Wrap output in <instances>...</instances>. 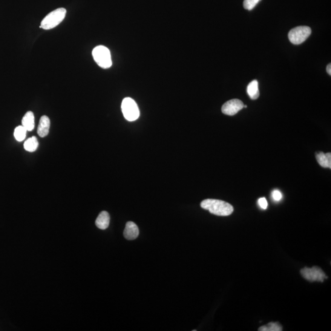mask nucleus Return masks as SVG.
Here are the masks:
<instances>
[{
	"label": "nucleus",
	"instance_id": "obj_1",
	"mask_svg": "<svg viewBox=\"0 0 331 331\" xmlns=\"http://www.w3.org/2000/svg\"><path fill=\"white\" fill-rule=\"evenodd\" d=\"M201 207L212 214L223 217L230 215L234 211V208L231 204L225 201L213 199H207L203 201L201 203Z\"/></svg>",
	"mask_w": 331,
	"mask_h": 331
},
{
	"label": "nucleus",
	"instance_id": "obj_2",
	"mask_svg": "<svg viewBox=\"0 0 331 331\" xmlns=\"http://www.w3.org/2000/svg\"><path fill=\"white\" fill-rule=\"evenodd\" d=\"M66 14V9L63 8L52 11L42 20L40 28L46 30L53 29L62 23L65 18Z\"/></svg>",
	"mask_w": 331,
	"mask_h": 331
},
{
	"label": "nucleus",
	"instance_id": "obj_3",
	"mask_svg": "<svg viewBox=\"0 0 331 331\" xmlns=\"http://www.w3.org/2000/svg\"><path fill=\"white\" fill-rule=\"evenodd\" d=\"M94 61L101 68L108 69L112 65L111 52L104 45H99L92 52Z\"/></svg>",
	"mask_w": 331,
	"mask_h": 331
},
{
	"label": "nucleus",
	"instance_id": "obj_4",
	"mask_svg": "<svg viewBox=\"0 0 331 331\" xmlns=\"http://www.w3.org/2000/svg\"><path fill=\"white\" fill-rule=\"evenodd\" d=\"M121 108L123 116L129 122H133L139 118L140 115L139 108L136 103L131 98H125L123 99Z\"/></svg>",
	"mask_w": 331,
	"mask_h": 331
},
{
	"label": "nucleus",
	"instance_id": "obj_5",
	"mask_svg": "<svg viewBox=\"0 0 331 331\" xmlns=\"http://www.w3.org/2000/svg\"><path fill=\"white\" fill-rule=\"evenodd\" d=\"M312 33L311 28L307 26H300L290 31L289 38L293 44L298 45L306 41Z\"/></svg>",
	"mask_w": 331,
	"mask_h": 331
},
{
	"label": "nucleus",
	"instance_id": "obj_6",
	"mask_svg": "<svg viewBox=\"0 0 331 331\" xmlns=\"http://www.w3.org/2000/svg\"><path fill=\"white\" fill-rule=\"evenodd\" d=\"M301 273L304 278L310 281L323 282L327 277L320 267L313 266L312 268L305 267L301 270Z\"/></svg>",
	"mask_w": 331,
	"mask_h": 331
},
{
	"label": "nucleus",
	"instance_id": "obj_7",
	"mask_svg": "<svg viewBox=\"0 0 331 331\" xmlns=\"http://www.w3.org/2000/svg\"><path fill=\"white\" fill-rule=\"evenodd\" d=\"M244 106L242 101L238 99L231 100L224 104L221 111L224 114L232 116L242 110L244 108Z\"/></svg>",
	"mask_w": 331,
	"mask_h": 331
},
{
	"label": "nucleus",
	"instance_id": "obj_8",
	"mask_svg": "<svg viewBox=\"0 0 331 331\" xmlns=\"http://www.w3.org/2000/svg\"><path fill=\"white\" fill-rule=\"evenodd\" d=\"M139 231L137 226L132 221H128L126 224L123 235L126 240L132 241L136 240L139 235Z\"/></svg>",
	"mask_w": 331,
	"mask_h": 331
},
{
	"label": "nucleus",
	"instance_id": "obj_9",
	"mask_svg": "<svg viewBox=\"0 0 331 331\" xmlns=\"http://www.w3.org/2000/svg\"><path fill=\"white\" fill-rule=\"evenodd\" d=\"M51 126V121L50 118L46 116H43L40 119L37 128V134L41 137L47 136L49 132H50V129Z\"/></svg>",
	"mask_w": 331,
	"mask_h": 331
},
{
	"label": "nucleus",
	"instance_id": "obj_10",
	"mask_svg": "<svg viewBox=\"0 0 331 331\" xmlns=\"http://www.w3.org/2000/svg\"><path fill=\"white\" fill-rule=\"evenodd\" d=\"M109 223H110V216L106 211L101 212L96 221L98 228L103 230L108 228Z\"/></svg>",
	"mask_w": 331,
	"mask_h": 331
},
{
	"label": "nucleus",
	"instance_id": "obj_11",
	"mask_svg": "<svg viewBox=\"0 0 331 331\" xmlns=\"http://www.w3.org/2000/svg\"><path fill=\"white\" fill-rule=\"evenodd\" d=\"M316 160L321 167L325 168L331 169V154H324L323 152H319L316 154Z\"/></svg>",
	"mask_w": 331,
	"mask_h": 331
},
{
	"label": "nucleus",
	"instance_id": "obj_12",
	"mask_svg": "<svg viewBox=\"0 0 331 331\" xmlns=\"http://www.w3.org/2000/svg\"><path fill=\"white\" fill-rule=\"evenodd\" d=\"M22 125L27 129L28 131L33 130L34 128V116L31 111H28L25 114L22 120Z\"/></svg>",
	"mask_w": 331,
	"mask_h": 331
},
{
	"label": "nucleus",
	"instance_id": "obj_13",
	"mask_svg": "<svg viewBox=\"0 0 331 331\" xmlns=\"http://www.w3.org/2000/svg\"><path fill=\"white\" fill-rule=\"evenodd\" d=\"M247 93H248L250 99L252 100H257L260 96V91H259L258 82L257 80H253L250 82L247 87Z\"/></svg>",
	"mask_w": 331,
	"mask_h": 331
},
{
	"label": "nucleus",
	"instance_id": "obj_14",
	"mask_svg": "<svg viewBox=\"0 0 331 331\" xmlns=\"http://www.w3.org/2000/svg\"><path fill=\"white\" fill-rule=\"evenodd\" d=\"M38 141L35 136H33L25 141L24 143V149L29 152H33L38 148Z\"/></svg>",
	"mask_w": 331,
	"mask_h": 331
},
{
	"label": "nucleus",
	"instance_id": "obj_15",
	"mask_svg": "<svg viewBox=\"0 0 331 331\" xmlns=\"http://www.w3.org/2000/svg\"><path fill=\"white\" fill-rule=\"evenodd\" d=\"M27 131V129L24 126L22 125L18 126L16 128L15 130H14V137H15L17 141L21 142V141L25 139Z\"/></svg>",
	"mask_w": 331,
	"mask_h": 331
},
{
	"label": "nucleus",
	"instance_id": "obj_16",
	"mask_svg": "<svg viewBox=\"0 0 331 331\" xmlns=\"http://www.w3.org/2000/svg\"><path fill=\"white\" fill-rule=\"evenodd\" d=\"M259 331H281V325L275 322V323H269L265 326L259 328Z\"/></svg>",
	"mask_w": 331,
	"mask_h": 331
},
{
	"label": "nucleus",
	"instance_id": "obj_17",
	"mask_svg": "<svg viewBox=\"0 0 331 331\" xmlns=\"http://www.w3.org/2000/svg\"><path fill=\"white\" fill-rule=\"evenodd\" d=\"M261 0H244V8L247 10H252Z\"/></svg>",
	"mask_w": 331,
	"mask_h": 331
},
{
	"label": "nucleus",
	"instance_id": "obj_18",
	"mask_svg": "<svg viewBox=\"0 0 331 331\" xmlns=\"http://www.w3.org/2000/svg\"><path fill=\"white\" fill-rule=\"evenodd\" d=\"M258 203L259 205L261 207V208L264 210L267 209V205H268V204H267L266 199L265 198L259 199Z\"/></svg>",
	"mask_w": 331,
	"mask_h": 331
},
{
	"label": "nucleus",
	"instance_id": "obj_19",
	"mask_svg": "<svg viewBox=\"0 0 331 331\" xmlns=\"http://www.w3.org/2000/svg\"><path fill=\"white\" fill-rule=\"evenodd\" d=\"M272 196L273 200H274L276 201H280L282 197V195L280 192H279L278 191H273L272 192Z\"/></svg>",
	"mask_w": 331,
	"mask_h": 331
},
{
	"label": "nucleus",
	"instance_id": "obj_20",
	"mask_svg": "<svg viewBox=\"0 0 331 331\" xmlns=\"http://www.w3.org/2000/svg\"><path fill=\"white\" fill-rule=\"evenodd\" d=\"M330 69H331V64H330V63H329V64L327 66L326 70H327V73L328 74H329L330 75V76L331 75V70H330Z\"/></svg>",
	"mask_w": 331,
	"mask_h": 331
}]
</instances>
